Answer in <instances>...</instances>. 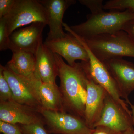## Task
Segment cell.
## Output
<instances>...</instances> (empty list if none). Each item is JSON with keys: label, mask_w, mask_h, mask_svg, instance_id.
Segmentation results:
<instances>
[{"label": "cell", "mask_w": 134, "mask_h": 134, "mask_svg": "<svg viewBox=\"0 0 134 134\" xmlns=\"http://www.w3.org/2000/svg\"><path fill=\"white\" fill-rule=\"evenodd\" d=\"M54 54L59 69L60 81L59 87L64 111L84 120L87 85L91 78L89 62L81 61L71 66L64 61L61 56Z\"/></svg>", "instance_id": "cell-1"}, {"label": "cell", "mask_w": 134, "mask_h": 134, "mask_svg": "<svg viewBox=\"0 0 134 134\" xmlns=\"http://www.w3.org/2000/svg\"><path fill=\"white\" fill-rule=\"evenodd\" d=\"M86 21L81 24L69 26L63 23V26L69 32L81 38H89L104 34H111L122 30L125 24L134 19V12L129 10L120 11L104 10L86 16Z\"/></svg>", "instance_id": "cell-2"}, {"label": "cell", "mask_w": 134, "mask_h": 134, "mask_svg": "<svg viewBox=\"0 0 134 134\" xmlns=\"http://www.w3.org/2000/svg\"><path fill=\"white\" fill-rule=\"evenodd\" d=\"M80 38L102 62L125 56L134 58V43L123 30L100 34L89 38Z\"/></svg>", "instance_id": "cell-3"}, {"label": "cell", "mask_w": 134, "mask_h": 134, "mask_svg": "<svg viewBox=\"0 0 134 134\" xmlns=\"http://www.w3.org/2000/svg\"><path fill=\"white\" fill-rule=\"evenodd\" d=\"M0 68L12 90L14 100L40 113L42 110L39 92L41 81L35 76L28 77L17 75L1 65Z\"/></svg>", "instance_id": "cell-4"}, {"label": "cell", "mask_w": 134, "mask_h": 134, "mask_svg": "<svg viewBox=\"0 0 134 134\" xmlns=\"http://www.w3.org/2000/svg\"><path fill=\"white\" fill-rule=\"evenodd\" d=\"M4 18L9 36L25 25L35 23L48 24L45 8L38 0H15L9 14Z\"/></svg>", "instance_id": "cell-5"}, {"label": "cell", "mask_w": 134, "mask_h": 134, "mask_svg": "<svg viewBox=\"0 0 134 134\" xmlns=\"http://www.w3.org/2000/svg\"><path fill=\"white\" fill-rule=\"evenodd\" d=\"M40 113L50 133L91 134L93 131L84 120L68 113L45 110Z\"/></svg>", "instance_id": "cell-6"}, {"label": "cell", "mask_w": 134, "mask_h": 134, "mask_svg": "<svg viewBox=\"0 0 134 134\" xmlns=\"http://www.w3.org/2000/svg\"><path fill=\"white\" fill-rule=\"evenodd\" d=\"M73 36L80 41L88 53L90 74L93 81L105 89L111 97L127 111L132 113L126 101L121 99L117 85L104 63L95 56L82 40L75 34H73Z\"/></svg>", "instance_id": "cell-7"}, {"label": "cell", "mask_w": 134, "mask_h": 134, "mask_svg": "<svg viewBox=\"0 0 134 134\" xmlns=\"http://www.w3.org/2000/svg\"><path fill=\"white\" fill-rule=\"evenodd\" d=\"M99 126L108 127L118 133L125 132L134 128L132 113L127 111L107 92L100 119L95 127Z\"/></svg>", "instance_id": "cell-8"}, {"label": "cell", "mask_w": 134, "mask_h": 134, "mask_svg": "<svg viewBox=\"0 0 134 134\" xmlns=\"http://www.w3.org/2000/svg\"><path fill=\"white\" fill-rule=\"evenodd\" d=\"M46 25L44 23H33L15 30L9 36V49L12 52L23 51L36 54L43 43L42 34Z\"/></svg>", "instance_id": "cell-9"}, {"label": "cell", "mask_w": 134, "mask_h": 134, "mask_svg": "<svg viewBox=\"0 0 134 134\" xmlns=\"http://www.w3.org/2000/svg\"><path fill=\"white\" fill-rule=\"evenodd\" d=\"M115 81L121 98L127 104L130 102V94L134 91V64L122 58L111 59L103 62Z\"/></svg>", "instance_id": "cell-10"}, {"label": "cell", "mask_w": 134, "mask_h": 134, "mask_svg": "<svg viewBox=\"0 0 134 134\" xmlns=\"http://www.w3.org/2000/svg\"><path fill=\"white\" fill-rule=\"evenodd\" d=\"M53 52L64 58L68 65L74 66L76 60L88 62V54L80 41L69 32L63 37L43 43Z\"/></svg>", "instance_id": "cell-11"}, {"label": "cell", "mask_w": 134, "mask_h": 134, "mask_svg": "<svg viewBox=\"0 0 134 134\" xmlns=\"http://www.w3.org/2000/svg\"><path fill=\"white\" fill-rule=\"evenodd\" d=\"M44 7L49 27L46 41L63 37L66 33L63 30V18L65 12L76 2L75 0H38Z\"/></svg>", "instance_id": "cell-12"}, {"label": "cell", "mask_w": 134, "mask_h": 134, "mask_svg": "<svg viewBox=\"0 0 134 134\" xmlns=\"http://www.w3.org/2000/svg\"><path fill=\"white\" fill-rule=\"evenodd\" d=\"M43 120L38 111L15 100L0 102V121L26 125Z\"/></svg>", "instance_id": "cell-13"}, {"label": "cell", "mask_w": 134, "mask_h": 134, "mask_svg": "<svg viewBox=\"0 0 134 134\" xmlns=\"http://www.w3.org/2000/svg\"><path fill=\"white\" fill-rule=\"evenodd\" d=\"M107 92L102 86L95 82L92 78L90 79L87 85L84 120L91 129L95 128L100 119Z\"/></svg>", "instance_id": "cell-14"}, {"label": "cell", "mask_w": 134, "mask_h": 134, "mask_svg": "<svg viewBox=\"0 0 134 134\" xmlns=\"http://www.w3.org/2000/svg\"><path fill=\"white\" fill-rule=\"evenodd\" d=\"M35 55L36 63L34 76L42 83L56 84L59 69L54 53L43 43Z\"/></svg>", "instance_id": "cell-15"}, {"label": "cell", "mask_w": 134, "mask_h": 134, "mask_svg": "<svg viewBox=\"0 0 134 134\" xmlns=\"http://www.w3.org/2000/svg\"><path fill=\"white\" fill-rule=\"evenodd\" d=\"M12 53V58L6 66L19 75L28 77L34 76L36 63L35 54L23 51Z\"/></svg>", "instance_id": "cell-16"}, {"label": "cell", "mask_w": 134, "mask_h": 134, "mask_svg": "<svg viewBox=\"0 0 134 134\" xmlns=\"http://www.w3.org/2000/svg\"><path fill=\"white\" fill-rule=\"evenodd\" d=\"M39 92L42 110L65 112L62 96L56 83L42 82Z\"/></svg>", "instance_id": "cell-17"}, {"label": "cell", "mask_w": 134, "mask_h": 134, "mask_svg": "<svg viewBox=\"0 0 134 134\" xmlns=\"http://www.w3.org/2000/svg\"><path fill=\"white\" fill-rule=\"evenodd\" d=\"M103 9L120 11L129 10L134 12V0H110L106 2Z\"/></svg>", "instance_id": "cell-18"}, {"label": "cell", "mask_w": 134, "mask_h": 134, "mask_svg": "<svg viewBox=\"0 0 134 134\" xmlns=\"http://www.w3.org/2000/svg\"><path fill=\"white\" fill-rule=\"evenodd\" d=\"M19 125L23 134H51L45 127L43 120L29 125Z\"/></svg>", "instance_id": "cell-19"}, {"label": "cell", "mask_w": 134, "mask_h": 134, "mask_svg": "<svg viewBox=\"0 0 134 134\" xmlns=\"http://www.w3.org/2000/svg\"><path fill=\"white\" fill-rule=\"evenodd\" d=\"M14 100L11 88L0 68V102Z\"/></svg>", "instance_id": "cell-20"}, {"label": "cell", "mask_w": 134, "mask_h": 134, "mask_svg": "<svg viewBox=\"0 0 134 134\" xmlns=\"http://www.w3.org/2000/svg\"><path fill=\"white\" fill-rule=\"evenodd\" d=\"M9 36L8 32L5 18L0 19V50L5 51L9 49Z\"/></svg>", "instance_id": "cell-21"}, {"label": "cell", "mask_w": 134, "mask_h": 134, "mask_svg": "<svg viewBox=\"0 0 134 134\" xmlns=\"http://www.w3.org/2000/svg\"><path fill=\"white\" fill-rule=\"evenodd\" d=\"M0 132L3 134H23L18 124L0 121Z\"/></svg>", "instance_id": "cell-22"}, {"label": "cell", "mask_w": 134, "mask_h": 134, "mask_svg": "<svg viewBox=\"0 0 134 134\" xmlns=\"http://www.w3.org/2000/svg\"><path fill=\"white\" fill-rule=\"evenodd\" d=\"M79 2L88 8L91 14H95L103 10V1L102 0H79Z\"/></svg>", "instance_id": "cell-23"}, {"label": "cell", "mask_w": 134, "mask_h": 134, "mask_svg": "<svg viewBox=\"0 0 134 134\" xmlns=\"http://www.w3.org/2000/svg\"><path fill=\"white\" fill-rule=\"evenodd\" d=\"M15 0H0V19L7 16L11 11Z\"/></svg>", "instance_id": "cell-24"}, {"label": "cell", "mask_w": 134, "mask_h": 134, "mask_svg": "<svg viewBox=\"0 0 134 134\" xmlns=\"http://www.w3.org/2000/svg\"><path fill=\"white\" fill-rule=\"evenodd\" d=\"M120 133L104 126H99L93 129L91 134H120Z\"/></svg>", "instance_id": "cell-25"}, {"label": "cell", "mask_w": 134, "mask_h": 134, "mask_svg": "<svg viewBox=\"0 0 134 134\" xmlns=\"http://www.w3.org/2000/svg\"><path fill=\"white\" fill-rule=\"evenodd\" d=\"M122 30L127 34L134 43V19L127 23L122 28Z\"/></svg>", "instance_id": "cell-26"}, {"label": "cell", "mask_w": 134, "mask_h": 134, "mask_svg": "<svg viewBox=\"0 0 134 134\" xmlns=\"http://www.w3.org/2000/svg\"><path fill=\"white\" fill-rule=\"evenodd\" d=\"M120 134H134V128L130 129L125 132L120 133Z\"/></svg>", "instance_id": "cell-27"}, {"label": "cell", "mask_w": 134, "mask_h": 134, "mask_svg": "<svg viewBox=\"0 0 134 134\" xmlns=\"http://www.w3.org/2000/svg\"><path fill=\"white\" fill-rule=\"evenodd\" d=\"M129 105L132 110L131 111H132V119H133V124L134 132V104L130 103Z\"/></svg>", "instance_id": "cell-28"}]
</instances>
